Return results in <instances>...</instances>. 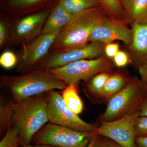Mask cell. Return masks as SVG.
<instances>
[{
	"instance_id": "2",
	"label": "cell",
	"mask_w": 147,
	"mask_h": 147,
	"mask_svg": "<svg viewBox=\"0 0 147 147\" xmlns=\"http://www.w3.org/2000/svg\"><path fill=\"white\" fill-rule=\"evenodd\" d=\"M1 84L10 92L12 101L20 102L51 90H63L65 82L47 70L34 69L18 75H3Z\"/></svg>"
},
{
	"instance_id": "29",
	"label": "cell",
	"mask_w": 147,
	"mask_h": 147,
	"mask_svg": "<svg viewBox=\"0 0 147 147\" xmlns=\"http://www.w3.org/2000/svg\"><path fill=\"white\" fill-rule=\"evenodd\" d=\"M139 71L141 82L146 86L147 85V61L139 66Z\"/></svg>"
},
{
	"instance_id": "20",
	"label": "cell",
	"mask_w": 147,
	"mask_h": 147,
	"mask_svg": "<svg viewBox=\"0 0 147 147\" xmlns=\"http://www.w3.org/2000/svg\"><path fill=\"white\" fill-rule=\"evenodd\" d=\"M59 3L72 14L100 4L98 0H59Z\"/></svg>"
},
{
	"instance_id": "14",
	"label": "cell",
	"mask_w": 147,
	"mask_h": 147,
	"mask_svg": "<svg viewBox=\"0 0 147 147\" xmlns=\"http://www.w3.org/2000/svg\"><path fill=\"white\" fill-rule=\"evenodd\" d=\"M72 15L58 3L51 10L40 34L50 33L60 30L68 23Z\"/></svg>"
},
{
	"instance_id": "16",
	"label": "cell",
	"mask_w": 147,
	"mask_h": 147,
	"mask_svg": "<svg viewBox=\"0 0 147 147\" xmlns=\"http://www.w3.org/2000/svg\"><path fill=\"white\" fill-rule=\"evenodd\" d=\"M75 85L71 84L67 85L63 90L61 95L67 107L71 112L78 115L83 112L84 105Z\"/></svg>"
},
{
	"instance_id": "3",
	"label": "cell",
	"mask_w": 147,
	"mask_h": 147,
	"mask_svg": "<svg viewBox=\"0 0 147 147\" xmlns=\"http://www.w3.org/2000/svg\"><path fill=\"white\" fill-rule=\"evenodd\" d=\"M10 102L13 113V126L19 130L20 145L23 147L31 144L34 136L49 122L46 92L20 102Z\"/></svg>"
},
{
	"instance_id": "15",
	"label": "cell",
	"mask_w": 147,
	"mask_h": 147,
	"mask_svg": "<svg viewBox=\"0 0 147 147\" xmlns=\"http://www.w3.org/2000/svg\"><path fill=\"white\" fill-rule=\"evenodd\" d=\"M125 16L137 24L147 23V0H120Z\"/></svg>"
},
{
	"instance_id": "11",
	"label": "cell",
	"mask_w": 147,
	"mask_h": 147,
	"mask_svg": "<svg viewBox=\"0 0 147 147\" xmlns=\"http://www.w3.org/2000/svg\"><path fill=\"white\" fill-rule=\"evenodd\" d=\"M51 11L49 9L41 11L18 20L10 32L9 39L14 43L23 45L31 42L41 34Z\"/></svg>"
},
{
	"instance_id": "12",
	"label": "cell",
	"mask_w": 147,
	"mask_h": 147,
	"mask_svg": "<svg viewBox=\"0 0 147 147\" xmlns=\"http://www.w3.org/2000/svg\"><path fill=\"white\" fill-rule=\"evenodd\" d=\"M132 32L123 22L104 18L92 32L89 41L105 43L120 40L130 44L132 40Z\"/></svg>"
},
{
	"instance_id": "7",
	"label": "cell",
	"mask_w": 147,
	"mask_h": 147,
	"mask_svg": "<svg viewBox=\"0 0 147 147\" xmlns=\"http://www.w3.org/2000/svg\"><path fill=\"white\" fill-rule=\"evenodd\" d=\"M47 110L50 123L77 131L93 132L96 127L74 114L65 105L61 95L55 90L46 92Z\"/></svg>"
},
{
	"instance_id": "5",
	"label": "cell",
	"mask_w": 147,
	"mask_h": 147,
	"mask_svg": "<svg viewBox=\"0 0 147 147\" xmlns=\"http://www.w3.org/2000/svg\"><path fill=\"white\" fill-rule=\"evenodd\" d=\"M144 85L142 82L131 81L111 96L101 116L102 121L115 120L137 111L146 97Z\"/></svg>"
},
{
	"instance_id": "34",
	"label": "cell",
	"mask_w": 147,
	"mask_h": 147,
	"mask_svg": "<svg viewBox=\"0 0 147 147\" xmlns=\"http://www.w3.org/2000/svg\"><path fill=\"white\" fill-rule=\"evenodd\" d=\"M145 90H146V96H147V85L145 86Z\"/></svg>"
},
{
	"instance_id": "1",
	"label": "cell",
	"mask_w": 147,
	"mask_h": 147,
	"mask_svg": "<svg viewBox=\"0 0 147 147\" xmlns=\"http://www.w3.org/2000/svg\"><path fill=\"white\" fill-rule=\"evenodd\" d=\"M104 18L98 6L72 14L68 23L61 29L50 52L67 51L87 45L92 32Z\"/></svg>"
},
{
	"instance_id": "24",
	"label": "cell",
	"mask_w": 147,
	"mask_h": 147,
	"mask_svg": "<svg viewBox=\"0 0 147 147\" xmlns=\"http://www.w3.org/2000/svg\"><path fill=\"white\" fill-rule=\"evenodd\" d=\"M136 138L147 137V117H139L134 125Z\"/></svg>"
},
{
	"instance_id": "8",
	"label": "cell",
	"mask_w": 147,
	"mask_h": 147,
	"mask_svg": "<svg viewBox=\"0 0 147 147\" xmlns=\"http://www.w3.org/2000/svg\"><path fill=\"white\" fill-rule=\"evenodd\" d=\"M139 117L137 110L115 120L102 121L94 133L108 137L123 147H137L134 125Z\"/></svg>"
},
{
	"instance_id": "13",
	"label": "cell",
	"mask_w": 147,
	"mask_h": 147,
	"mask_svg": "<svg viewBox=\"0 0 147 147\" xmlns=\"http://www.w3.org/2000/svg\"><path fill=\"white\" fill-rule=\"evenodd\" d=\"M131 30L132 36L130 48L140 65L147 61V23H134Z\"/></svg>"
},
{
	"instance_id": "22",
	"label": "cell",
	"mask_w": 147,
	"mask_h": 147,
	"mask_svg": "<svg viewBox=\"0 0 147 147\" xmlns=\"http://www.w3.org/2000/svg\"><path fill=\"white\" fill-rule=\"evenodd\" d=\"M20 145L19 131L16 126L9 129L0 142V147H19Z\"/></svg>"
},
{
	"instance_id": "21",
	"label": "cell",
	"mask_w": 147,
	"mask_h": 147,
	"mask_svg": "<svg viewBox=\"0 0 147 147\" xmlns=\"http://www.w3.org/2000/svg\"><path fill=\"white\" fill-rule=\"evenodd\" d=\"M105 12L110 18L123 22L125 19V14L120 0H98Z\"/></svg>"
},
{
	"instance_id": "17",
	"label": "cell",
	"mask_w": 147,
	"mask_h": 147,
	"mask_svg": "<svg viewBox=\"0 0 147 147\" xmlns=\"http://www.w3.org/2000/svg\"><path fill=\"white\" fill-rule=\"evenodd\" d=\"M127 84L125 79L119 74L110 75L102 88L100 96L110 98L122 89Z\"/></svg>"
},
{
	"instance_id": "18",
	"label": "cell",
	"mask_w": 147,
	"mask_h": 147,
	"mask_svg": "<svg viewBox=\"0 0 147 147\" xmlns=\"http://www.w3.org/2000/svg\"><path fill=\"white\" fill-rule=\"evenodd\" d=\"M13 110L10 100L1 96L0 100V130L1 133L6 132L13 125Z\"/></svg>"
},
{
	"instance_id": "27",
	"label": "cell",
	"mask_w": 147,
	"mask_h": 147,
	"mask_svg": "<svg viewBox=\"0 0 147 147\" xmlns=\"http://www.w3.org/2000/svg\"><path fill=\"white\" fill-rule=\"evenodd\" d=\"M114 63L118 67H123L127 65L129 61L128 55L125 52L119 51L113 58Z\"/></svg>"
},
{
	"instance_id": "10",
	"label": "cell",
	"mask_w": 147,
	"mask_h": 147,
	"mask_svg": "<svg viewBox=\"0 0 147 147\" xmlns=\"http://www.w3.org/2000/svg\"><path fill=\"white\" fill-rule=\"evenodd\" d=\"M60 30L40 34L31 42L24 44L16 65L17 72L24 74L34 69L50 52Z\"/></svg>"
},
{
	"instance_id": "6",
	"label": "cell",
	"mask_w": 147,
	"mask_h": 147,
	"mask_svg": "<svg viewBox=\"0 0 147 147\" xmlns=\"http://www.w3.org/2000/svg\"><path fill=\"white\" fill-rule=\"evenodd\" d=\"M112 67L109 58L104 56L92 59L82 60L61 67L47 70L67 85L80 81L88 82L96 74L106 72Z\"/></svg>"
},
{
	"instance_id": "26",
	"label": "cell",
	"mask_w": 147,
	"mask_h": 147,
	"mask_svg": "<svg viewBox=\"0 0 147 147\" xmlns=\"http://www.w3.org/2000/svg\"><path fill=\"white\" fill-rule=\"evenodd\" d=\"M9 30L8 24L4 20L1 19L0 22V47L1 49L8 42L9 36Z\"/></svg>"
},
{
	"instance_id": "28",
	"label": "cell",
	"mask_w": 147,
	"mask_h": 147,
	"mask_svg": "<svg viewBox=\"0 0 147 147\" xmlns=\"http://www.w3.org/2000/svg\"><path fill=\"white\" fill-rule=\"evenodd\" d=\"M119 45L118 43H107L105 45L104 48V53L107 57L113 58L119 50Z\"/></svg>"
},
{
	"instance_id": "25",
	"label": "cell",
	"mask_w": 147,
	"mask_h": 147,
	"mask_svg": "<svg viewBox=\"0 0 147 147\" xmlns=\"http://www.w3.org/2000/svg\"><path fill=\"white\" fill-rule=\"evenodd\" d=\"M44 0H9L7 5L13 8H23L35 5Z\"/></svg>"
},
{
	"instance_id": "30",
	"label": "cell",
	"mask_w": 147,
	"mask_h": 147,
	"mask_svg": "<svg viewBox=\"0 0 147 147\" xmlns=\"http://www.w3.org/2000/svg\"><path fill=\"white\" fill-rule=\"evenodd\" d=\"M139 117H147V96L141 103L137 110Z\"/></svg>"
},
{
	"instance_id": "33",
	"label": "cell",
	"mask_w": 147,
	"mask_h": 147,
	"mask_svg": "<svg viewBox=\"0 0 147 147\" xmlns=\"http://www.w3.org/2000/svg\"><path fill=\"white\" fill-rule=\"evenodd\" d=\"M23 147H56L54 146H50V145L45 144H36L31 145L30 144L28 146H24Z\"/></svg>"
},
{
	"instance_id": "9",
	"label": "cell",
	"mask_w": 147,
	"mask_h": 147,
	"mask_svg": "<svg viewBox=\"0 0 147 147\" xmlns=\"http://www.w3.org/2000/svg\"><path fill=\"white\" fill-rule=\"evenodd\" d=\"M105 46V43L102 42H91L79 48L51 53L34 69L48 70L63 66L76 61L96 59L101 57L104 53Z\"/></svg>"
},
{
	"instance_id": "4",
	"label": "cell",
	"mask_w": 147,
	"mask_h": 147,
	"mask_svg": "<svg viewBox=\"0 0 147 147\" xmlns=\"http://www.w3.org/2000/svg\"><path fill=\"white\" fill-rule=\"evenodd\" d=\"M98 135L57 125L46 124L32 139L33 145L45 144L56 147H98Z\"/></svg>"
},
{
	"instance_id": "31",
	"label": "cell",
	"mask_w": 147,
	"mask_h": 147,
	"mask_svg": "<svg viewBox=\"0 0 147 147\" xmlns=\"http://www.w3.org/2000/svg\"><path fill=\"white\" fill-rule=\"evenodd\" d=\"M135 142L138 147H147V137H137Z\"/></svg>"
},
{
	"instance_id": "32",
	"label": "cell",
	"mask_w": 147,
	"mask_h": 147,
	"mask_svg": "<svg viewBox=\"0 0 147 147\" xmlns=\"http://www.w3.org/2000/svg\"><path fill=\"white\" fill-rule=\"evenodd\" d=\"M98 147H123L115 142L106 141L99 144Z\"/></svg>"
},
{
	"instance_id": "23",
	"label": "cell",
	"mask_w": 147,
	"mask_h": 147,
	"mask_svg": "<svg viewBox=\"0 0 147 147\" xmlns=\"http://www.w3.org/2000/svg\"><path fill=\"white\" fill-rule=\"evenodd\" d=\"M18 58L13 52L6 50L0 56V65L5 69H10L16 65Z\"/></svg>"
},
{
	"instance_id": "19",
	"label": "cell",
	"mask_w": 147,
	"mask_h": 147,
	"mask_svg": "<svg viewBox=\"0 0 147 147\" xmlns=\"http://www.w3.org/2000/svg\"><path fill=\"white\" fill-rule=\"evenodd\" d=\"M110 75L106 72L98 74L90 79L85 89L86 94L90 98L100 96L101 91Z\"/></svg>"
}]
</instances>
